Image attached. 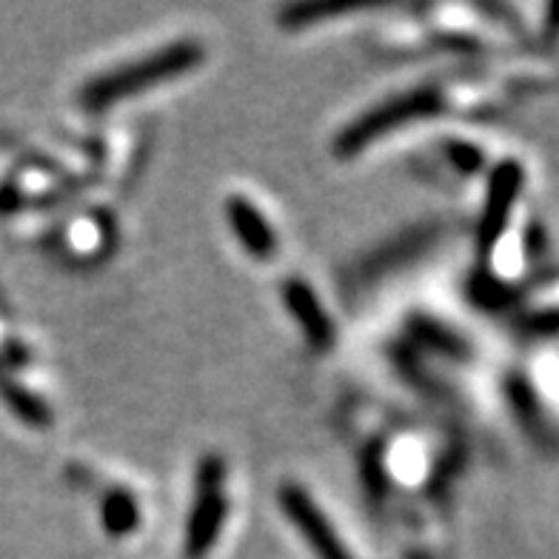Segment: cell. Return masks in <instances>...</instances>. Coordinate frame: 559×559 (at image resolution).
<instances>
[{"instance_id":"cell-4","label":"cell","mask_w":559,"mask_h":559,"mask_svg":"<svg viewBox=\"0 0 559 559\" xmlns=\"http://www.w3.org/2000/svg\"><path fill=\"white\" fill-rule=\"evenodd\" d=\"M280 508L300 531V537L311 545L317 559H352L340 534L329 523V516L317 508V502L300 486L280 488Z\"/></svg>"},{"instance_id":"cell-10","label":"cell","mask_w":559,"mask_h":559,"mask_svg":"<svg viewBox=\"0 0 559 559\" xmlns=\"http://www.w3.org/2000/svg\"><path fill=\"white\" fill-rule=\"evenodd\" d=\"M449 155H451V160H454L463 171H477L479 160H483L477 148H472L468 143H451Z\"/></svg>"},{"instance_id":"cell-9","label":"cell","mask_w":559,"mask_h":559,"mask_svg":"<svg viewBox=\"0 0 559 559\" xmlns=\"http://www.w3.org/2000/svg\"><path fill=\"white\" fill-rule=\"evenodd\" d=\"M104 525L109 534L120 537V534H129L138 525V506L129 493L115 491L104 500Z\"/></svg>"},{"instance_id":"cell-1","label":"cell","mask_w":559,"mask_h":559,"mask_svg":"<svg viewBox=\"0 0 559 559\" xmlns=\"http://www.w3.org/2000/svg\"><path fill=\"white\" fill-rule=\"evenodd\" d=\"M200 60H203V46L194 40H177V44L163 46L160 52L146 55L129 67H120L118 72L100 74L86 83L81 92V104L88 109H106L126 97L140 95L143 88L160 86V83L192 72L194 67H200Z\"/></svg>"},{"instance_id":"cell-5","label":"cell","mask_w":559,"mask_h":559,"mask_svg":"<svg viewBox=\"0 0 559 559\" xmlns=\"http://www.w3.org/2000/svg\"><path fill=\"white\" fill-rule=\"evenodd\" d=\"M520 192H523V166L514 160L500 163L493 169L491 180H488L486 206H483V214H479V249L488 251L500 240L508 226V217L514 212V203L520 198Z\"/></svg>"},{"instance_id":"cell-7","label":"cell","mask_w":559,"mask_h":559,"mask_svg":"<svg viewBox=\"0 0 559 559\" xmlns=\"http://www.w3.org/2000/svg\"><path fill=\"white\" fill-rule=\"evenodd\" d=\"M283 300H286V309H292V314L297 317L302 334L311 340L314 348H329L334 340V329L329 314L323 311V306L317 302V295L311 292L302 280H292L283 286Z\"/></svg>"},{"instance_id":"cell-2","label":"cell","mask_w":559,"mask_h":559,"mask_svg":"<svg viewBox=\"0 0 559 559\" xmlns=\"http://www.w3.org/2000/svg\"><path fill=\"white\" fill-rule=\"evenodd\" d=\"M442 109V95L431 86H419L412 92H403V95L391 97L385 104L374 106L371 111H366L360 120H354L346 132L337 138V155H354L366 148L368 143H374L383 134L394 132L400 126H408L414 120L431 118Z\"/></svg>"},{"instance_id":"cell-6","label":"cell","mask_w":559,"mask_h":559,"mask_svg":"<svg viewBox=\"0 0 559 559\" xmlns=\"http://www.w3.org/2000/svg\"><path fill=\"white\" fill-rule=\"evenodd\" d=\"M226 214L228 223H231V231L240 243L249 249L251 258L258 260H272L274 251H277V237L272 231V223L265 221L260 209L251 203L249 198H235L226 200Z\"/></svg>"},{"instance_id":"cell-8","label":"cell","mask_w":559,"mask_h":559,"mask_svg":"<svg viewBox=\"0 0 559 559\" xmlns=\"http://www.w3.org/2000/svg\"><path fill=\"white\" fill-rule=\"evenodd\" d=\"M0 400H3L23 423H29V426H46V423L52 419V414H49L44 400L29 394V391L23 389L17 380H12L3 368H0Z\"/></svg>"},{"instance_id":"cell-11","label":"cell","mask_w":559,"mask_h":559,"mask_svg":"<svg viewBox=\"0 0 559 559\" xmlns=\"http://www.w3.org/2000/svg\"><path fill=\"white\" fill-rule=\"evenodd\" d=\"M412 559H423V557H412Z\"/></svg>"},{"instance_id":"cell-3","label":"cell","mask_w":559,"mask_h":559,"mask_svg":"<svg viewBox=\"0 0 559 559\" xmlns=\"http://www.w3.org/2000/svg\"><path fill=\"white\" fill-rule=\"evenodd\" d=\"M226 465L217 456H206L198 472V502L186 525V557L203 559L226 523V493H223Z\"/></svg>"}]
</instances>
